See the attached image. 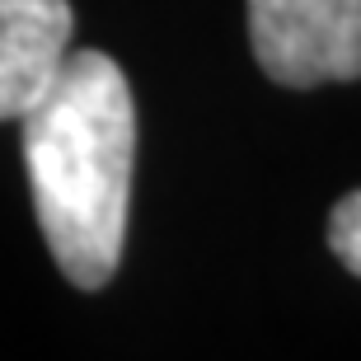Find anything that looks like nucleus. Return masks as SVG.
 Instances as JSON below:
<instances>
[{"mask_svg": "<svg viewBox=\"0 0 361 361\" xmlns=\"http://www.w3.org/2000/svg\"><path fill=\"white\" fill-rule=\"evenodd\" d=\"M249 47L286 90L361 80V0H249Z\"/></svg>", "mask_w": 361, "mask_h": 361, "instance_id": "obj_2", "label": "nucleus"}, {"mask_svg": "<svg viewBox=\"0 0 361 361\" xmlns=\"http://www.w3.org/2000/svg\"><path fill=\"white\" fill-rule=\"evenodd\" d=\"M71 33V0H0V122H24L52 90L75 52Z\"/></svg>", "mask_w": 361, "mask_h": 361, "instance_id": "obj_3", "label": "nucleus"}, {"mask_svg": "<svg viewBox=\"0 0 361 361\" xmlns=\"http://www.w3.org/2000/svg\"><path fill=\"white\" fill-rule=\"evenodd\" d=\"M329 249L352 277H361V188L329 212Z\"/></svg>", "mask_w": 361, "mask_h": 361, "instance_id": "obj_4", "label": "nucleus"}, {"mask_svg": "<svg viewBox=\"0 0 361 361\" xmlns=\"http://www.w3.org/2000/svg\"><path fill=\"white\" fill-rule=\"evenodd\" d=\"M24 164L61 277L80 291L108 286L122 263L136 164V104L113 56H66L52 90L24 113Z\"/></svg>", "mask_w": 361, "mask_h": 361, "instance_id": "obj_1", "label": "nucleus"}]
</instances>
